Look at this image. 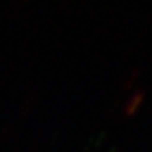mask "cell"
<instances>
[{"mask_svg":"<svg viewBox=\"0 0 152 152\" xmlns=\"http://www.w3.org/2000/svg\"><path fill=\"white\" fill-rule=\"evenodd\" d=\"M142 100H144V91H142V89H137V91L128 99V102H126V105H125V115H128V117H129V115H133L137 110V107L141 105V102H142Z\"/></svg>","mask_w":152,"mask_h":152,"instance_id":"cell-1","label":"cell"},{"mask_svg":"<svg viewBox=\"0 0 152 152\" xmlns=\"http://www.w3.org/2000/svg\"><path fill=\"white\" fill-rule=\"evenodd\" d=\"M136 76H137V68H134V70L131 71V75H129V78H128V83H126V88H128L129 84H131L133 81L136 79Z\"/></svg>","mask_w":152,"mask_h":152,"instance_id":"cell-2","label":"cell"}]
</instances>
